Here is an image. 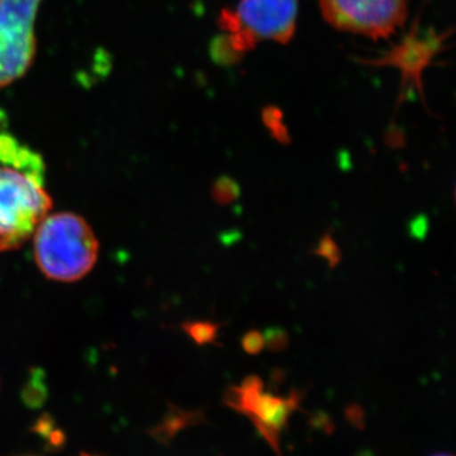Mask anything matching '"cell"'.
Masks as SVG:
<instances>
[{
	"label": "cell",
	"mask_w": 456,
	"mask_h": 456,
	"mask_svg": "<svg viewBox=\"0 0 456 456\" xmlns=\"http://www.w3.org/2000/svg\"><path fill=\"white\" fill-rule=\"evenodd\" d=\"M231 403L241 407L242 411L254 417L257 428L273 437L285 424L290 406H294V398L285 401L283 398L263 393V383L257 377H250L240 388L231 389Z\"/></svg>",
	"instance_id": "cell-6"
},
{
	"label": "cell",
	"mask_w": 456,
	"mask_h": 456,
	"mask_svg": "<svg viewBox=\"0 0 456 456\" xmlns=\"http://www.w3.org/2000/svg\"><path fill=\"white\" fill-rule=\"evenodd\" d=\"M82 456H90V455H82Z\"/></svg>",
	"instance_id": "cell-14"
},
{
	"label": "cell",
	"mask_w": 456,
	"mask_h": 456,
	"mask_svg": "<svg viewBox=\"0 0 456 456\" xmlns=\"http://www.w3.org/2000/svg\"><path fill=\"white\" fill-rule=\"evenodd\" d=\"M323 17L340 31L388 37L403 25L410 0H318Z\"/></svg>",
	"instance_id": "cell-5"
},
{
	"label": "cell",
	"mask_w": 456,
	"mask_h": 456,
	"mask_svg": "<svg viewBox=\"0 0 456 456\" xmlns=\"http://www.w3.org/2000/svg\"><path fill=\"white\" fill-rule=\"evenodd\" d=\"M221 325L222 323L212 322V321H194V322L184 323L183 329L198 345L215 344Z\"/></svg>",
	"instance_id": "cell-7"
},
{
	"label": "cell",
	"mask_w": 456,
	"mask_h": 456,
	"mask_svg": "<svg viewBox=\"0 0 456 456\" xmlns=\"http://www.w3.org/2000/svg\"><path fill=\"white\" fill-rule=\"evenodd\" d=\"M241 196V187L230 176H220L212 188V197L221 206H230Z\"/></svg>",
	"instance_id": "cell-8"
},
{
	"label": "cell",
	"mask_w": 456,
	"mask_h": 456,
	"mask_svg": "<svg viewBox=\"0 0 456 456\" xmlns=\"http://www.w3.org/2000/svg\"><path fill=\"white\" fill-rule=\"evenodd\" d=\"M42 0H0V89L20 79L36 55L35 23Z\"/></svg>",
	"instance_id": "cell-4"
},
{
	"label": "cell",
	"mask_w": 456,
	"mask_h": 456,
	"mask_svg": "<svg viewBox=\"0 0 456 456\" xmlns=\"http://www.w3.org/2000/svg\"><path fill=\"white\" fill-rule=\"evenodd\" d=\"M312 253L325 259L331 269H335L342 259L340 248L330 233H325L321 237L317 248Z\"/></svg>",
	"instance_id": "cell-9"
},
{
	"label": "cell",
	"mask_w": 456,
	"mask_h": 456,
	"mask_svg": "<svg viewBox=\"0 0 456 456\" xmlns=\"http://www.w3.org/2000/svg\"><path fill=\"white\" fill-rule=\"evenodd\" d=\"M428 232V216L419 215L408 224V233L417 241H424Z\"/></svg>",
	"instance_id": "cell-12"
},
{
	"label": "cell",
	"mask_w": 456,
	"mask_h": 456,
	"mask_svg": "<svg viewBox=\"0 0 456 456\" xmlns=\"http://www.w3.org/2000/svg\"><path fill=\"white\" fill-rule=\"evenodd\" d=\"M297 11V0H240L236 13L224 12L221 22L230 32V46L241 53L259 41H290Z\"/></svg>",
	"instance_id": "cell-3"
},
{
	"label": "cell",
	"mask_w": 456,
	"mask_h": 456,
	"mask_svg": "<svg viewBox=\"0 0 456 456\" xmlns=\"http://www.w3.org/2000/svg\"><path fill=\"white\" fill-rule=\"evenodd\" d=\"M242 347L246 353L250 355H256L261 353L264 347H265V341H264V336L257 330H250L246 332L244 338H242Z\"/></svg>",
	"instance_id": "cell-11"
},
{
	"label": "cell",
	"mask_w": 456,
	"mask_h": 456,
	"mask_svg": "<svg viewBox=\"0 0 456 456\" xmlns=\"http://www.w3.org/2000/svg\"><path fill=\"white\" fill-rule=\"evenodd\" d=\"M434 456H452V455H448V454H437V455H434Z\"/></svg>",
	"instance_id": "cell-13"
},
{
	"label": "cell",
	"mask_w": 456,
	"mask_h": 456,
	"mask_svg": "<svg viewBox=\"0 0 456 456\" xmlns=\"http://www.w3.org/2000/svg\"><path fill=\"white\" fill-rule=\"evenodd\" d=\"M263 336L266 346L272 351L284 350L288 346V342H289L287 331H284L281 327H270V329L265 330Z\"/></svg>",
	"instance_id": "cell-10"
},
{
	"label": "cell",
	"mask_w": 456,
	"mask_h": 456,
	"mask_svg": "<svg viewBox=\"0 0 456 456\" xmlns=\"http://www.w3.org/2000/svg\"><path fill=\"white\" fill-rule=\"evenodd\" d=\"M33 235L36 263L53 281H80L97 263V237L88 222L75 213L47 215Z\"/></svg>",
	"instance_id": "cell-2"
},
{
	"label": "cell",
	"mask_w": 456,
	"mask_h": 456,
	"mask_svg": "<svg viewBox=\"0 0 456 456\" xmlns=\"http://www.w3.org/2000/svg\"><path fill=\"white\" fill-rule=\"evenodd\" d=\"M44 159L9 132L0 131V253L25 244L49 215Z\"/></svg>",
	"instance_id": "cell-1"
}]
</instances>
